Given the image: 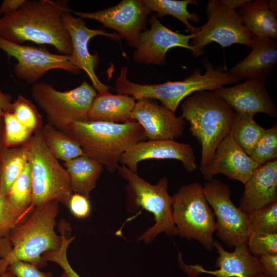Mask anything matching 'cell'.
Masks as SVG:
<instances>
[{
	"label": "cell",
	"instance_id": "1f68e13d",
	"mask_svg": "<svg viewBox=\"0 0 277 277\" xmlns=\"http://www.w3.org/2000/svg\"><path fill=\"white\" fill-rule=\"evenodd\" d=\"M35 208L22 210L13 207L7 195L0 191V240L8 237L11 231L24 222Z\"/></svg>",
	"mask_w": 277,
	"mask_h": 277
},
{
	"label": "cell",
	"instance_id": "5b68a950",
	"mask_svg": "<svg viewBox=\"0 0 277 277\" xmlns=\"http://www.w3.org/2000/svg\"><path fill=\"white\" fill-rule=\"evenodd\" d=\"M58 204L56 201H51L35 207L24 222L11 231L7 237L10 250L0 259V276L17 261L39 266L44 263V254L60 247L61 236L55 231Z\"/></svg>",
	"mask_w": 277,
	"mask_h": 277
},
{
	"label": "cell",
	"instance_id": "44dd1931",
	"mask_svg": "<svg viewBox=\"0 0 277 277\" xmlns=\"http://www.w3.org/2000/svg\"><path fill=\"white\" fill-rule=\"evenodd\" d=\"M244 186L239 208L248 215L277 201V159L259 166Z\"/></svg>",
	"mask_w": 277,
	"mask_h": 277
},
{
	"label": "cell",
	"instance_id": "4316f807",
	"mask_svg": "<svg viewBox=\"0 0 277 277\" xmlns=\"http://www.w3.org/2000/svg\"><path fill=\"white\" fill-rule=\"evenodd\" d=\"M41 131L46 146L58 160L66 162L84 155L78 143L65 132L48 123Z\"/></svg>",
	"mask_w": 277,
	"mask_h": 277
},
{
	"label": "cell",
	"instance_id": "7402d4cb",
	"mask_svg": "<svg viewBox=\"0 0 277 277\" xmlns=\"http://www.w3.org/2000/svg\"><path fill=\"white\" fill-rule=\"evenodd\" d=\"M251 49V52L247 56L236 64L228 72L240 80L265 81L276 68V41L253 37Z\"/></svg>",
	"mask_w": 277,
	"mask_h": 277
},
{
	"label": "cell",
	"instance_id": "74e56055",
	"mask_svg": "<svg viewBox=\"0 0 277 277\" xmlns=\"http://www.w3.org/2000/svg\"><path fill=\"white\" fill-rule=\"evenodd\" d=\"M89 199L82 194L73 193L67 206L74 216L78 219H83L89 215L91 205Z\"/></svg>",
	"mask_w": 277,
	"mask_h": 277
},
{
	"label": "cell",
	"instance_id": "8992f818",
	"mask_svg": "<svg viewBox=\"0 0 277 277\" xmlns=\"http://www.w3.org/2000/svg\"><path fill=\"white\" fill-rule=\"evenodd\" d=\"M116 171L127 181L128 209L135 211L142 208L151 213L154 218V225L142 233L137 241L149 243L162 232L170 236L176 235L172 211L173 199L168 192L167 177H163L156 184H151L124 165H118Z\"/></svg>",
	"mask_w": 277,
	"mask_h": 277
},
{
	"label": "cell",
	"instance_id": "e575fe53",
	"mask_svg": "<svg viewBox=\"0 0 277 277\" xmlns=\"http://www.w3.org/2000/svg\"><path fill=\"white\" fill-rule=\"evenodd\" d=\"M4 140L7 148L15 147L25 144L33 132L21 124L11 112H5L3 116Z\"/></svg>",
	"mask_w": 277,
	"mask_h": 277
},
{
	"label": "cell",
	"instance_id": "9a60e30c",
	"mask_svg": "<svg viewBox=\"0 0 277 277\" xmlns=\"http://www.w3.org/2000/svg\"><path fill=\"white\" fill-rule=\"evenodd\" d=\"M150 23V28L141 33L139 44L133 53L135 62L164 65L166 53L175 47L186 48L194 53V48L189 44L194 35L172 31L162 24L156 15L151 16Z\"/></svg>",
	"mask_w": 277,
	"mask_h": 277
},
{
	"label": "cell",
	"instance_id": "bcb514c9",
	"mask_svg": "<svg viewBox=\"0 0 277 277\" xmlns=\"http://www.w3.org/2000/svg\"><path fill=\"white\" fill-rule=\"evenodd\" d=\"M0 277H15V275L10 271L7 270Z\"/></svg>",
	"mask_w": 277,
	"mask_h": 277
},
{
	"label": "cell",
	"instance_id": "8fae6325",
	"mask_svg": "<svg viewBox=\"0 0 277 277\" xmlns=\"http://www.w3.org/2000/svg\"><path fill=\"white\" fill-rule=\"evenodd\" d=\"M206 200L216 217L215 235L229 247L247 244L250 234L248 215L231 199L230 186L216 179L203 186Z\"/></svg>",
	"mask_w": 277,
	"mask_h": 277
},
{
	"label": "cell",
	"instance_id": "ab89813d",
	"mask_svg": "<svg viewBox=\"0 0 277 277\" xmlns=\"http://www.w3.org/2000/svg\"><path fill=\"white\" fill-rule=\"evenodd\" d=\"M259 259L262 273L268 277H277V254H264Z\"/></svg>",
	"mask_w": 277,
	"mask_h": 277
},
{
	"label": "cell",
	"instance_id": "d4e9b609",
	"mask_svg": "<svg viewBox=\"0 0 277 277\" xmlns=\"http://www.w3.org/2000/svg\"><path fill=\"white\" fill-rule=\"evenodd\" d=\"M73 193L89 199L103 170V166L94 159L83 155L65 162Z\"/></svg>",
	"mask_w": 277,
	"mask_h": 277
},
{
	"label": "cell",
	"instance_id": "52a82bcc",
	"mask_svg": "<svg viewBox=\"0 0 277 277\" xmlns=\"http://www.w3.org/2000/svg\"><path fill=\"white\" fill-rule=\"evenodd\" d=\"M24 145L32 179V205L35 208L56 201L67 206L73 193L69 175L46 146L41 129L34 132Z\"/></svg>",
	"mask_w": 277,
	"mask_h": 277
},
{
	"label": "cell",
	"instance_id": "f546056e",
	"mask_svg": "<svg viewBox=\"0 0 277 277\" xmlns=\"http://www.w3.org/2000/svg\"><path fill=\"white\" fill-rule=\"evenodd\" d=\"M7 197L10 203L18 209L24 210L33 207L32 179L28 163L10 187Z\"/></svg>",
	"mask_w": 277,
	"mask_h": 277
},
{
	"label": "cell",
	"instance_id": "6da1fadb",
	"mask_svg": "<svg viewBox=\"0 0 277 277\" xmlns=\"http://www.w3.org/2000/svg\"><path fill=\"white\" fill-rule=\"evenodd\" d=\"M67 1H26L17 10L0 17V37L22 44L30 41L53 46L70 55L72 46L63 15L71 10Z\"/></svg>",
	"mask_w": 277,
	"mask_h": 277
},
{
	"label": "cell",
	"instance_id": "3957f363",
	"mask_svg": "<svg viewBox=\"0 0 277 277\" xmlns=\"http://www.w3.org/2000/svg\"><path fill=\"white\" fill-rule=\"evenodd\" d=\"M181 116L189 122L190 131L201 146L200 170L203 175L214 152L230 133L235 112L214 91H201L186 97Z\"/></svg>",
	"mask_w": 277,
	"mask_h": 277
},
{
	"label": "cell",
	"instance_id": "4fadbf2b",
	"mask_svg": "<svg viewBox=\"0 0 277 277\" xmlns=\"http://www.w3.org/2000/svg\"><path fill=\"white\" fill-rule=\"evenodd\" d=\"M70 12L83 19L95 20L104 27L116 31L129 46L135 48L151 13L142 0H123L114 6L94 12L72 10Z\"/></svg>",
	"mask_w": 277,
	"mask_h": 277
},
{
	"label": "cell",
	"instance_id": "5bb4252c",
	"mask_svg": "<svg viewBox=\"0 0 277 277\" xmlns=\"http://www.w3.org/2000/svg\"><path fill=\"white\" fill-rule=\"evenodd\" d=\"M70 11L64 13L63 21L71 39L72 50L70 57L72 62L86 73L96 91L98 92L108 91L109 87L103 83L95 73L98 56L90 53L89 42L92 37L97 35L105 36L114 40H120L123 38L115 32L109 33L102 29L89 28L84 19L75 17L71 14Z\"/></svg>",
	"mask_w": 277,
	"mask_h": 277
},
{
	"label": "cell",
	"instance_id": "ba28073f",
	"mask_svg": "<svg viewBox=\"0 0 277 277\" xmlns=\"http://www.w3.org/2000/svg\"><path fill=\"white\" fill-rule=\"evenodd\" d=\"M172 196V216L176 234L196 240L205 250L211 251L217 226L203 186L198 182L185 184Z\"/></svg>",
	"mask_w": 277,
	"mask_h": 277
},
{
	"label": "cell",
	"instance_id": "7c38bea8",
	"mask_svg": "<svg viewBox=\"0 0 277 277\" xmlns=\"http://www.w3.org/2000/svg\"><path fill=\"white\" fill-rule=\"evenodd\" d=\"M0 49L16 60L13 66L14 74L29 84L38 82L51 70L60 69L74 74L81 71L72 63L70 55L53 54L46 48L17 44L0 37Z\"/></svg>",
	"mask_w": 277,
	"mask_h": 277
},
{
	"label": "cell",
	"instance_id": "b9f144b4",
	"mask_svg": "<svg viewBox=\"0 0 277 277\" xmlns=\"http://www.w3.org/2000/svg\"><path fill=\"white\" fill-rule=\"evenodd\" d=\"M12 97L0 90V117H3L5 112H12Z\"/></svg>",
	"mask_w": 277,
	"mask_h": 277
},
{
	"label": "cell",
	"instance_id": "83f0119b",
	"mask_svg": "<svg viewBox=\"0 0 277 277\" xmlns=\"http://www.w3.org/2000/svg\"><path fill=\"white\" fill-rule=\"evenodd\" d=\"M254 114L235 112L230 133L236 143L250 156L265 129L254 120Z\"/></svg>",
	"mask_w": 277,
	"mask_h": 277
},
{
	"label": "cell",
	"instance_id": "8d00e7d4",
	"mask_svg": "<svg viewBox=\"0 0 277 277\" xmlns=\"http://www.w3.org/2000/svg\"><path fill=\"white\" fill-rule=\"evenodd\" d=\"M60 235L62 239L60 247L56 250L45 253L43 256V260L45 263L50 261L58 264L68 277H81L70 265L67 255L69 245L74 240L75 237L67 238L66 232L64 231L61 232Z\"/></svg>",
	"mask_w": 277,
	"mask_h": 277
},
{
	"label": "cell",
	"instance_id": "681fc988",
	"mask_svg": "<svg viewBox=\"0 0 277 277\" xmlns=\"http://www.w3.org/2000/svg\"><path fill=\"white\" fill-rule=\"evenodd\" d=\"M1 17V16L0 15V17Z\"/></svg>",
	"mask_w": 277,
	"mask_h": 277
},
{
	"label": "cell",
	"instance_id": "836d02e7",
	"mask_svg": "<svg viewBox=\"0 0 277 277\" xmlns=\"http://www.w3.org/2000/svg\"><path fill=\"white\" fill-rule=\"evenodd\" d=\"M250 157L260 165L277 159V125L265 130L255 147Z\"/></svg>",
	"mask_w": 277,
	"mask_h": 277
},
{
	"label": "cell",
	"instance_id": "7a4b0ae2",
	"mask_svg": "<svg viewBox=\"0 0 277 277\" xmlns=\"http://www.w3.org/2000/svg\"><path fill=\"white\" fill-rule=\"evenodd\" d=\"M58 129L76 141L84 155L101 164L110 172L116 171L122 155L129 148L147 140L143 128L134 120L124 123L74 122Z\"/></svg>",
	"mask_w": 277,
	"mask_h": 277
},
{
	"label": "cell",
	"instance_id": "c3c4849f",
	"mask_svg": "<svg viewBox=\"0 0 277 277\" xmlns=\"http://www.w3.org/2000/svg\"><path fill=\"white\" fill-rule=\"evenodd\" d=\"M60 277H68L67 275L65 274V272H63V274L60 276Z\"/></svg>",
	"mask_w": 277,
	"mask_h": 277
},
{
	"label": "cell",
	"instance_id": "484cf974",
	"mask_svg": "<svg viewBox=\"0 0 277 277\" xmlns=\"http://www.w3.org/2000/svg\"><path fill=\"white\" fill-rule=\"evenodd\" d=\"M144 5L151 12H155L157 17L161 18L166 15H171L183 23L190 32L195 34L200 27L192 26L189 22L191 20L194 23L201 21L200 16L196 13H190L187 10L189 4L198 5L195 0H142Z\"/></svg>",
	"mask_w": 277,
	"mask_h": 277
},
{
	"label": "cell",
	"instance_id": "30bf717a",
	"mask_svg": "<svg viewBox=\"0 0 277 277\" xmlns=\"http://www.w3.org/2000/svg\"><path fill=\"white\" fill-rule=\"evenodd\" d=\"M208 21L191 39L194 56L205 54L204 47L214 42L223 47L239 44L252 48L253 37L246 30L236 9L223 0H210L206 8Z\"/></svg>",
	"mask_w": 277,
	"mask_h": 277
},
{
	"label": "cell",
	"instance_id": "60d3db41",
	"mask_svg": "<svg viewBox=\"0 0 277 277\" xmlns=\"http://www.w3.org/2000/svg\"><path fill=\"white\" fill-rule=\"evenodd\" d=\"M25 0H4L0 5V15L12 13L21 7Z\"/></svg>",
	"mask_w": 277,
	"mask_h": 277
},
{
	"label": "cell",
	"instance_id": "ffe728a7",
	"mask_svg": "<svg viewBox=\"0 0 277 277\" xmlns=\"http://www.w3.org/2000/svg\"><path fill=\"white\" fill-rule=\"evenodd\" d=\"M259 166L230 133L216 149L210 166L202 175L209 181L216 174H223L245 185Z\"/></svg>",
	"mask_w": 277,
	"mask_h": 277
},
{
	"label": "cell",
	"instance_id": "d6986e66",
	"mask_svg": "<svg viewBox=\"0 0 277 277\" xmlns=\"http://www.w3.org/2000/svg\"><path fill=\"white\" fill-rule=\"evenodd\" d=\"M235 112L255 114L263 113L277 116L274 102L269 94L265 81L248 80L233 86L223 87L214 91Z\"/></svg>",
	"mask_w": 277,
	"mask_h": 277
},
{
	"label": "cell",
	"instance_id": "603a6c76",
	"mask_svg": "<svg viewBox=\"0 0 277 277\" xmlns=\"http://www.w3.org/2000/svg\"><path fill=\"white\" fill-rule=\"evenodd\" d=\"M136 100L125 94H112L108 91L98 92L95 96L89 113L90 121L124 123L134 121L132 113Z\"/></svg>",
	"mask_w": 277,
	"mask_h": 277
},
{
	"label": "cell",
	"instance_id": "9c48e42d",
	"mask_svg": "<svg viewBox=\"0 0 277 277\" xmlns=\"http://www.w3.org/2000/svg\"><path fill=\"white\" fill-rule=\"evenodd\" d=\"M31 94L45 112L48 124L60 129L72 122L89 121V111L97 93L86 81L67 91H58L41 81L32 85Z\"/></svg>",
	"mask_w": 277,
	"mask_h": 277
},
{
	"label": "cell",
	"instance_id": "7dc6e473",
	"mask_svg": "<svg viewBox=\"0 0 277 277\" xmlns=\"http://www.w3.org/2000/svg\"><path fill=\"white\" fill-rule=\"evenodd\" d=\"M258 277H268L263 273H261Z\"/></svg>",
	"mask_w": 277,
	"mask_h": 277
},
{
	"label": "cell",
	"instance_id": "4dcf8cb0",
	"mask_svg": "<svg viewBox=\"0 0 277 277\" xmlns=\"http://www.w3.org/2000/svg\"><path fill=\"white\" fill-rule=\"evenodd\" d=\"M250 233H277V201L248 215Z\"/></svg>",
	"mask_w": 277,
	"mask_h": 277
},
{
	"label": "cell",
	"instance_id": "cb8c5ba5",
	"mask_svg": "<svg viewBox=\"0 0 277 277\" xmlns=\"http://www.w3.org/2000/svg\"><path fill=\"white\" fill-rule=\"evenodd\" d=\"M246 30L253 37L262 39L277 38V19L268 1H247L237 12Z\"/></svg>",
	"mask_w": 277,
	"mask_h": 277
},
{
	"label": "cell",
	"instance_id": "7bdbcfd3",
	"mask_svg": "<svg viewBox=\"0 0 277 277\" xmlns=\"http://www.w3.org/2000/svg\"><path fill=\"white\" fill-rule=\"evenodd\" d=\"M7 148L4 140V121L3 117H0V166L4 153Z\"/></svg>",
	"mask_w": 277,
	"mask_h": 277
},
{
	"label": "cell",
	"instance_id": "d590c367",
	"mask_svg": "<svg viewBox=\"0 0 277 277\" xmlns=\"http://www.w3.org/2000/svg\"><path fill=\"white\" fill-rule=\"evenodd\" d=\"M247 244L250 253L256 258L264 254H277V233H251Z\"/></svg>",
	"mask_w": 277,
	"mask_h": 277
},
{
	"label": "cell",
	"instance_id": "ac0fdd59",
	"mask_svg": "<svg viewBox=\"0 0 277 277\" xmlns=\"http://www.w3.org/2000/svg\"><path fill=\"white\" fill-rule=\"evenodd\" d=\"M133 120L143 128L147 140H174L183 133L185 121L156 100L143 98L136 102Z\"/></svg>",
	"mask_w": 277,
	"mask_h": 277
},
{
	"label": "cell",
	"instance_id": "f1b7e54d",
	"mask_svg": "<svg viewBox=\"0 0 277 277\" xmlns=\"http://www.w3.org/2000/svg\"><path fill=\"white\" fill-rule=\"evenodd\" d=\"M28 163V152L24 144L6 149L0 166V191L3 194L7 195Z\"/></svg>",
	"mask_w": 277,
	"mask_h": 277
},
{
	"label": "cell",
	"instance_id": "f35d334b",
	"mask_svg": "<svg viewBox=\"0 0 277 277\" xmlns=\"http://www.w3.org/2000/svg\"><path fill=\"white\" fill-rule=\"evenodd\" d=\"M7 270L12 272L15 277H50L47 273L41 271L36 265L22 261L13 262Z\"/></svg>",
	"mask_w": 277,
	"mask_h": 277
},
{
	"label": "cell",
	"instance_id": "d6a6232c",
	"mask_svg": "<svg viewBox=\"0 0 277 277\" xmlns=\"http://www.w3.org/2000/svg\"><path fill=\"white\" fill-rule=\"evenodd\" d=\"M15 118L33 133L42 128V118L32 102L19 94L12 104Z\"/></svg>",
	"mask_w": 277,
	"mask_h": 277
},
{
	"label": "cell",
	"instance_id": "f6af8a7d",
	"mask_svg": "<svg viewBox=\"0 0 277 277\" xmlns=\"http://www.w3.org/2000/svg\"><path fill=\"white\" fill-rule=\"evenodd\" d=\"M268 4L269 5V7L271 10L275 14H276V1L274 0H271V1H268Z\"/></svg>",
	"mask_w": 277,
	"mask_h": 277
},
{
	"label": "cell",
	"instance_id": "2e32d148",
	"mask_svg": "<svg viewBox=\"0 0 277 277\" xmlns=\"http://www.w3.org/2000/svg\"><path fill=\"white\" fill-rule=\"evenodd\" d=\"M150 159L178 160L188 172H193L197 167L192 147L189 144L170 139L138 142L122 155L120 163L137 173L138 164Z\"/></svg>",
	"mask_w": 277,
	"mask_h": 277
},
{
	"label": "cell",
	"instance_id": "e0dca14e",
	"mask_svg": "<svg viewBox=\"0 0 277 277\" xmlns=\"http://www.w3.org/2000/svg\"><path fill=\"white\" fill-rule=\"evenodd\" d=\"M214 247L219 254L216 259L215 270H207L201 265H187L183 263L182 254H179L178 260L180 267L189 277H196L200 273H207L216 277H258L262 273L259 258L250 252L247 244L236 247L233 251L228 252L216 241Z\"/></svg>",
	"mask_w": 277,
	"mask_h": 277
},
{
	"label": "cell",
	"instance_id": "ee69618b",
	"mask_svg": "<svg viewBox=\"0 0 277 277\" xmlns=\"http://www.w3.org/2000/svg\"><path fill=\"white\" fill-rule=\"evenodd\" d=\"M247 0H223V2L229 7L236 9L244 4Z\"/></svg>",
	"mask_w": 277,
	"mask_h": 277
},
{
	"label": "cell",
	"instance_id": "277c9868",
	"mask_svg": "<svg viewBox=\"0 0 277 277\" xmlns=\"http://www.w3.org/2000/svg\"><path fill=\"white\" fill-rule=\"evenodd\" d=\"M205 68L202 74L196 68L181 81H168L158 84H140L127 78L128 68L123 67L117 78L115 89L119 94L132 96L135 100H159L161 104L175 112L180 103L190 95L201 91H214L226 85L237 84L240 80L222 68H215L207 57L203 60Z\"/></svg>",
	"mask_w": 277,
	"mask_h": 277
}]
</instances>
